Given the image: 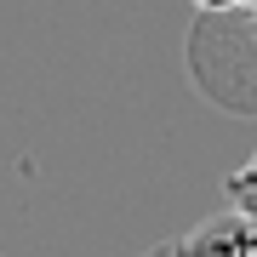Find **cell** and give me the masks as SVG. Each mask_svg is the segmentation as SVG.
Masks as SVG:
<instances>
[{"instance_id": "6da1fadb", "label": "cell", "mask_w": 257, "mask_h": 257, "mask_svg": "<svg viewBox=\"0 0 257 257\" xmlns=\"http://www.w3.org/2000/svg\"><path fill=\"white\" fill-rule=\"evenodd\" d=\"M189 74L194 86L234 114H257V18L223 12L194 18L189 29Z\"/></svg>"}, {"instance_id": "7a4b0ae2", "label": "cell", "mask_w": 257, "mask_h": 257, "mask_svg": "<svg viewBox=\"0 0 257 257\" xmlns=\"http://www.w3.org/2000/svg\"><path fill=\"white\" fill-rule=\"evenodd\" d=\"M166 251L172 257H257V217L240 211V206H223L217 217H206L189 234H177Z\"/></svg>"}, {"instance_id": "3957f363", "label": "cell", "mask_w": 257, "mask_h": 257, "mask_svg": "<svg viewBox=\"0 0 257 257\" xmlns=\"http://www.w3.org/2000/svg\"><path fill=\"white\" fill-rule=\"evenodd\" d=\"M229 206H240V211L257 217V155L240 166V172H229Z\"/></svg>"}, {"instance_id": "277c9868", "label": "cell", "mask_w": 257, "mask_h": 257, "mask_svg": "<svg viewBox=\"0 0 257 257\" xmlns=\"http://www.w3.org/2000/svg\"><path fill=\"white\" fill-rule=\"evenodd\" d=\"M194 12H206V18H223V12H240V0H194Z\"/></svg>"}, {"instance_id": "5b68a950", "label": "cell", "mask_w": 257, "mask_h": 257, "mask_svg": "<svg viewBox=\"0 0 257 257\" xmlns=\"http://www.w3.org/2000/svg\"><path fill=\"white\" fill-rule=\"evenodd\" d=\"M240 18H257V0H240Z\"/></svg>"}, {"instance_id": "8992f818", "label": "cell", "mask_w": 257, "mask_h": 257, "mask_svg": "<svg viewBox=\"0 0 257 257\" xmlns=\"http://www.w3.org/2000/svg\"><path fill=\"white\" fill-rule=\"evenodd\" d=\"M149 257H172V251H166V246H160V251H149Z\"/></svg>"}]
</instances>
